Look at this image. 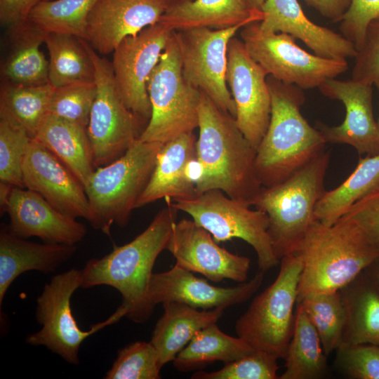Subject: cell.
I'll use <instances>...</instances> for the list:
<instances>
[{"instance_id":"obj_1","label":"cell","mask_w":379,"mask_h":379,"mask_svg":"<svg viewBox=\"0 0 379 379\" xmlns=\"http://www.w3.org/2000/svg\"><path fill=\"white\" fill-rule=\"evenodd\" d=\"M196 142V192L220 190L253 206L262 186L255 168L256 150L238 128L235 118L201 92Z\"/></svg>"},{"instance_id":"obj_2","label":"cell","mask_w":379,"mask_h":379,"mask_svg":"<svg viewBox=\"0 0 379 379\" xmlns=\"http://www.w3.org/2000/svg\"><path fill=\"white\" fill-rule=\"evenodd\" d=\"M166 204L134 239L91 258L81 270V288L105 285L117 289L122 298L118 309L135 323L147 321L154 312L147 299L149 281L157 257L166 248L177 211Z\"/></svg>"},{"instance_id":"obj_3","label":"cell","mask_w":379,"mask_h":379,"mask_svg":"<svg viewBox=\"0 0 379 379\" xmlns=\"http://www.w3.org/2000/svg\"><path fill=\"white\" fill-rule=\"evenodd\" d=\"M291 253L302 265L297 302L308 295L340 291L379 258V249L344 217L331 225L315 220Z\"/></svg>"},{"instance_id":"obj_4","label":"cell","mask_w":379,"mask_h":379,"mask_svg":"<svg viewBox=\"0 0 379 379\" xmlns=\"http://www.w3.org/2000/svg\"><path fill=\"white\" fill-rule=\"evenodd\" d=\"M272 108L267 130L256 149L255 168L262 187L277 185L325 150L320 131L300 112L303 89L267 76Z\"/></svg>"},{"instance_id":"obj_5","label":"cell","mask_w":379,"mask_h":379,"mask_svg":"<svg viewBox=\"0 0 379 379\" xmlns=\"http://www.w3.org/2000/svg\"><path fill=\"white\" fill-rule=\"evenodd\" d=\"M330 157V152L324 150L284 181L262 187L253 201L268 217L269 234L279 261L293 251L316 220Z\"/></svg>"},{"instance_id":"obj_6","label":"cell","mask_w":379,"mask_h":379,"mask_svg":"<svg viewBox=\"0 0 379 379\" xmlns=\"http://www.w3.org/2000/svg\"><path fill=\"white\" fill-rule=\"evenodd\" d=\"M163 144L136 140L113 162L95 168L84 185L91 225L110 234L113 225L124 227L154 170Z\"/></svg>"},{"instance_id":"obj_7","label":"cell","mask_w":379,"mask_h":379,"mask_svg":"<svg viewBox=\"0 0 379 379\" xmlns=\"http://www.w3.org/2000/svg\"><path fill=\"white\" fill-rule=\"evenodd\" d=\"M275 280L253 300L235 330L255 350L284 359L292 337L302 261L294 253L280 259Z\"/></svg>"},{"instance_id":"obj_8","label":"cell","mask_w":379,"mask_h":379,"mask_svg":"<svg viewBox=\"0 0 379 379\" xmlns=\"http://www.w3.org/2000/svg\"><path fill=\"white\" fill-rule=\"evenodd\" d=\"M151 117L140 140L164 144L199 126L201 91L184 78L175 32H172L147 83Z\"/></svg>"},{"instance_id":"obj_9","label":"cell","mask_w":379,"mask_h":379,"mask_svg":"<svg viewBox=\"0 0 379 379\" xmlns=\"http://www.w3.org/2000/svg\"><path fill=\"white\" fill-rule=\"evenodd\" d=\"M166 200L177 211L190 215L217 243L234 238L247 242L255 251L259 270L265 272L279 262L265 212L252 210L220 190H210L187 199Z\"/></svg>"},{"instance_id":"obj_10","label":"cell","mask_w":379,"mask_h":379,"mask_svg":"<svg viewBox=\"0 0 379 379\" xmlns=\"http://www.w3.org/2000/svg\"><path fill=\"white\" fill-rule=\"evenodd\" d=\"M92 60L97 93L87 133L95 168L106 166L121 157L141 134L142 120L124 103L114 77L111 62L83 40Z\"/></svg>"},{"instance_id":"obj_11","label":"cell","mask_w":379,"mask_h":379,"mask_svg":"<svg viewBox=\"0 0 379 379\" xmlns=\"http://www.w3.org/2000/svg\"><path fill=\"white\" fill-rule=\"evenodd\" d=\"M241 37L249 55L268 76L303 90L319 88L348 69L346 60L312 54L300 47L290 34L263 32L259 22L244 26Z\"/></svg>"},{"instance_id":"obj_12","label":"cell","mask_w":379,"mask_h":379,"mask_svg":"<svg viewBox=\"0 0 379 379\" xmlns=\"http://www.w3.org/2000/svg\"><path fill=\"white\" fill-rule=\"evenodd\" d=\"M81 270L73 268L53 276L44 285L36 299L35 311L36 321L42 327L25 338L26 343L44 346L73 365L79 364V350L86 338L123 317L117 310L107 319L93 325L90 330H81L71 308V298L81 287Z\"/></svg>"},{"instance_id":"obj_13","label":"cell","mask_w":379,"mask_h":379,"mask_svg":"<svg viewBox=\"0 0 379 379\" xmlns=\"http://www.w3.org/2000/svg\"><path fill=\"white\" fill-rule=\"evenodd\" d=\"M248 24L175 32L185 80L234 118L236 107L226 81L228 46L236 33Z\"/></svg>"},{"instance_id":"obj_14","label":"cell","mask_w":379,"mask_h":379,"mask_svg":"<svg viewBox=\"0 0 379 379\" xmlns=\"http://www.w3.org/2000/svg\"><path fill=\"white\" fill-rule=\"evenodd\" d=\"M267 76L249 55L243 41L233 37L228 46L226 81L236 107V124L255 150L271 117Z\"/></svg>"},{"instance_id":"obj_15","label":"cell","mask_w":379,"mask_h":379,"mask_svg":"<svg viewBox=\"0 0 379 379\" xmlns=\"http://www.w3.org/2000/svg\"><path fill=\"white\" fill-rule=\"evenodd\" d=\"M172 31L160 23L124 39L113 51L114 77L127 107L142 120H149L152 108L149 79Z\"/></svg>"},{"instance_id":"obj_16","label":"cell","mask_w":379,"mask_h":379,"mask_svg":"<svg viewBox=\"0 0 379 379\" xmlns=\"http://www.w3.org/2000/svg\"><path fill=\"white\" fill-rule=\"evenodd\" d=\"M181 267L210 281H247L251 260L219 246L211 233L192 219L174 222L166 248Z\"/></svg>"},{"instance_id":"obj_17","label":"cell","mask_w":379,"mask_h":379,"mask_svg":"<svg viewBox=\"0 0 379 379\" xmlns=\"http://www.w3.org/2000/svg\"><path fill=\"white\" fill-rule=\"evenodd\" d=\"M372 85L353 79H331L318 88L324 95L340 101L345 108V119L338 126L317 122L316 128L327 143L350 145L360 156L379 154V128L373 114Z\"/></svg>"},{"instance_id":"obj_18","label":"cell","mask_w":379,"mask_h":379,"mask_svg":"<svg viewBox=\"0 0 379 379\" xmlns=\"http://www.w3.org/2000/svg\"><path fill=\"white\" fill-rule=\"evenodd\" d=\"M264 273L258 270L248 281L234 287H220L175 264L168 271L152 274L147 299L153 308L166 302H178L199 310L227 308L249 299L261 286Z\"/></svg>"},{"instance_id":"obj_19","label":"cell","mask_w":379,"mask_h":379,"mask_svg":"<svg viewBox=\"0 0 379 379\" xmlns=\"http://www.w3.org/2000/svg\"><path fill=\"white\" fill-rule=\"evenodd\" d=\"M22 178L25 188L40 194L60 212L90 221L91 206L83 184L34 138L29 143L23 159Z\"/></svg>"},{"instance_id":"obj_20","label":"cell","mask_w":379,"mask_h":379,"mask_svg":"<svg viewBox=\"0 0 379 379\" xmlns=\"http://www.w3.org/2000/svg\"><path fill=\"white\" fill-rule=\"evenodd\" d=\"M170 0H97L87 20V41L100 55L113 53L126 37L159 23Z\"/></svg>"},{"instance_id":"obj_21","label":"cell","mask_w":379,"mask_h":379,"mask_svg":"<svg viewBox=\"0 0 379 379\" xmlns=\"http://www.w3.org/2000/svg\"><path fill=\"white\" fill-rule=\"evenodd\" d=\"M5 212L10 218L7 227L23 238L36 237L44 243L76 245L86 234V226L58 211L38 193L13 187Z\"/></svg>"},{"instance_id":"obj_22","label":"cell","mask_w":379,"mask_h":379,"mask_svg":"<svg viewBox=\"0 0 379 379\" xmlns=\"http://www.w3.org/2000/svg\"><path fill=\"white\" fill-rule=\"evenodd\" d=\"M197 138L185 133L162 145L150 178L135 208L160 199H187L195 196Z\"/></svg>"},{"instance_id":"obj_23","label":"cell","mask_w":379,"mask_h":379,"mask_svg":"<svg viewBox=\"0 0 379 379\" xmlns=\"http://www.w3.org/2000/svg\"><path fill=\"white\" fill-rule=\"evenodd\" d=\"M261 11L264 16L259 27L263 32L290 34L324 58L346 60L357 53L353 43L342 34L307 18L298 0H265Z\"/></svg>"},{"instance_id":"obj_24","label":"cell","mask_w":379,"mask_h":379,"mask_svg":"<svg viewBox=\"0 0 379 379\" xmlns=\"http://www.w3.org/2000/svg\"><path fill=\"white\" fill-rule=\"evenodd\" d=\"M75 251V245L31 242L3 227L0 231V306L11 284L20 274L32 270L52 273Z\"/></svg>"},{"instance_id":"obj_25","label":"cell","mask_w":379,"mask_h":379,"mask_svg":"<svg viewBox=\"0 0 379 379\" xmlns=\"http://www.w3.org/2000/svg\"><path fill=\"white\" fill-rule=\"evenodd\" d=\"M261 10L248 0H183L171 4L159 23L172 32L207 27L220 29L242 22H260Z\"/></svg>"},{"instance_id":"obj_26","label":"cell","mask_w":379,"mask_h":379,"mask_svg":"<svg viewBox=\"0 0 379 379\" xmlns=\"http://www.w3.org/2000/svg\"><path fill=\"white\" fill-rule=\"evenodd\" d=\"M162 305L164 314L149 341L157 350L162 366L173 361L199 330L217 323L226 309L199 310L178 302Z\"/></svg>"},{"instance_id":"obj_27","label":"cell","mask_w":379,"mask_h":379,"mask_svg":"<svg viewBox=\"0 0 379 379\" xmlns=\"http://www.w3.org/2000/svg\"><path fill=\"white\" fill-rule=\"evenodd\" d=\"M34 139L86 185L95 170L86 127L49 114Z\"/></svg>"},{"instance_id":"obj_28","label":"cell","mask_w":379,"mask_h":379,"mask_svg":"<svg viewBox=\"0 0 379 379\" xmlns=\"http://www.w3.org/2000/svg\"><path fill=\"white\" fill-rule=\"evenodd\" d=\"M340 293L346 314L341 343L379 346L378 292L361 272Z\"/></svg>"},{"instance_id":"obj_29","label":"cell","mask_w":379,"mask_h":379,"mask_svg":"<svg viewBox=\"0 0 379 379\" xmlns=\"http://www.w3.org/2000/svg\"><path fill=\"white\" fill-rule=\"evenodd\" d=\"M9 31L13 45L2 69L7 82L20 85L48 83V61L40 50L46 33L29 21Z\"/></svg>"},{"instance_id":"obj_30","label":"cell","mask_w":379,"mask_h":379,"mask_svg":"<svg viewBox=\"0 0 379 379\" xmlns=\"http://www.w3.org/2000/svg\"><path fill=\"white\" fill-rule=\"evenodd\" d=\"M254 350L243 338L227 335L214 323L199 330L173 363L178 371L187 372L202 369L215 361L227 364Z\"/></svg>"},{"instance_id":"obj_31","label":"cell","mask_w":379,"mask_h":379,"mask_svg":"<svg viewBox=\"0 0 379 379\" xmlns=\"http://www.w3.org/2000/svg\"><path fill=\"white\" fill-rule=\"evenodd\" d=\"M379 190V154L361 157L353 172L336 188L324 192L314 216L331 225L343 217L357 201Z\"/></svg>"},{"instance_id":"obj_32","label":"cell","mask_w":379,"mask_h":379,"mask_svg":"<svg viewBox=\"0 0 379 379\" xmlns=\"http://www.w3.org/2000/svg\"><path fill=\"white\" fill-rule=\"evenodd\" d=\"M54 88L49 83L4 84L0 91V119L20 127L34 138L50 114Z\"/></svg>"},{"instance_id":"obj_33","label":"cell","mask_w":379,"mask_h":379,"mask_svg":"<svg viewBox=\"0 0 379 379\" xmlns=\"http://www.w3.org/2000/svg\"><path fill=\"white\" fill-rule=\"evenodd\" d=\"M327 355L319 336L303 309L297 305L291 339L280 379H318L327 372Z\"/></svg>"},{"instance_id":"obj_34","label":"cell","mask_w":379,"mask_h":379,"mask_svg":"<svg viewBox=\"0 0 379 379\" xmlns=\"http://www.w3.org/2000/svg\"><path fill=\"white\" fill-rule=\"evenodd\" d=\"M44 44L49 54L48 83L54 88L95 79L94 66L83 39L47 33Z\"/></svg>"},{"instance_id":"obj_35","label":"cell","mask_w":379,"mask_h":379,"mask_svg":"<svg viewBox=\"0 0 379 379\" xmlns=\"http://www.w3.org/2000/svg\"><path fill=\"white\" fill-rule=\"evenodd\" d=\"M97 0H41L28 21L45 33L74 36L87 41V20Z\"/></svg>"},{"instance_id":"obj_36","label":"cell","mask_w":379,"mask_h":379,"mask_svg":"<svg viewBox=\"0 0 379 379\" xmlns=\"http://www.w3.org/2000/svg\"><path fill=\"white\" fill-rule=\"evenodd\" d=\"M314 326L325 354L328 356L341 343L345 308L340 291L311 294L297 302Z\"/></svg>"},{"instance_id":"obj_37","label":"cell","mask_w":379,"mask_h":379,"mask_svg":"<svg viewBox=\"0 0 379 379\" xmlns=\"http://www.w3.org/2000/svg\"><path fill=\"white\" fill-rule=\"evenodd\" d=\"M162 366L150 342L135 341L119 350L105 379H159Z\"/></svg>"},{"instance_id":"obj_38","label":"cell","mask_w":379,"mask_h":379,"mask_svg":"<svg viewBox=\"0 0 379 379\" xmlns=\"http://www.w3.org/2000/svg\"><path fill=\"white\" fill-rule=\"evenodd\" d=\"M96 93L95 81L55 88L50 114L87 128Z\"/></svg>"},{"instance_id":"obj_39","label":"cell","mask_w":379,"mask_h":379,"mask_svg":"<svg viewBox=\"0 0 379 379\" xmlns=\"http://www.w3.org/2000/svg\"><path fill=\"white\" fill-rule=\"evenodd\" d=\"M32 138L20 127L0 119V180L25 188L22 162Z\"/></svg>"},{"instance_id":"obj_40","label":"cell","mask_w":379,"mask_h":379,"mask_svg":"<svg viewBox=\"0 0 379 379\" xmlns=\"http://www.w3.org/2000/svg\"><path fill=\"white\" fill-rule=\"evenodd\" d=\"M277 358L261 350L250 354L231 362L218 371L206 372L198 371L191 377L193 379H277L279 366Z\"/></svg>"},{"instance_id":"obj_41","label":"cell","mask_w":379,"mask_h":379,"mask_svg":"<svg viewBox=\"0 0 379 379\" xmlns=\"http://www.w3.org/2000/svg\"><path fill=\"white\" fill-rule=\"evenodd\" d=\"M335 351V365L348 378L379 379V346L341 343Z\"/></svg>"},{"instance_id":"obj_42","label":"cell","mask_w":379,"mask_h":379,"mask_svg":"<svg viewBox=\"0 0 379 379\" xmlns=\"http://www.w3.org/2000/svg\"><path fill=\"white\" fill-rule=\"evenodd\" d=\"M379 22V0H351L340 26L341 34L354 45L363 46L370 23Z\"/></svg>"},{"instance_id":"obj_43","label":"cell","mask_w":379,"mask_h":379,"mask_svg":"<svg viewBox=\"0 0 379 379\" xmlns=\"http://www.w3.org/2000/svg\"><path fill=\"white\" fill-rule=\"evenodd\" d=\"M354 58L352 79L373 84L379 78V22L369 24L363 46Z\"/></svg>"},{"instance_id":"obj_44","label":"cell","mask_w":379,"mask_h":379,"mask_svg":"<svg viewBox=\"0 0 379 379\" xmlns=\"http://www.w3.org/2000/svg\"><path fill=\"white\" fill-rule=\"evenodd\" d=\"M343 217L356 223L379 249V190L357 201Z\"/></svg>"},{"instance_id":"obj_45","label":"cell","mask_w":379,"mask_h":379,"mask_svg":"<svg viewBox=\"0 0 379 379\" xmlns=\"http://www.w3.org/2000/svg\"><path fill=\"white\" fill-rule=\"evenodd\" d=\"M41 0H0V21L8 30L28 21L32 10Z\"/></svg>"},{"instance_id":"obj_46","label":"cell","mask_w":379,"mask_h":379,"mask_svg":"<svg viewBox=\"0 0 379 379\" xmlns=\"http://www.w3.org/2000/svg\"><path fill=\"white\" fill-rule=\"evenodd\" d=\"M310 6L333 22L341 21L351 0H305Z\"/></svg>"},{"instance_id":"obj_47","label":"cell","mask_w":379,"mask_h":379,"mask_svg":"<svg viewBox=\"0 0 379 379\" xmlns=\"http://www.w3.org/2000/svg\"><path fill=\"white\" fill-rule=\"evenodd\" d=\"M362 272L379 293V258Z\"/></svg>"},{"instance_id":"obj_48","label":"cell","mask_w":379,"mask_h":379,"mask_svg":"<svg viewBox=\"0 0 379 379\" xmlns=\"http://www.w3.org/2000/svg\"><path fill=\"white\" fill-rule=\"evenodd\" d=\"M13 187L15 186L4 182H0V208L1 213H5L7 201Z\"/></svg>"},{"instance_id":"obj_49","label":"cell","mask_w":379,"mask_h":379,"mask_svg":"<svg viewBox=\"0 0 379 379\" xmlns=\"http://www.w3.org/2000/svg\"><path fill=\"white\" fill-rule=\"evenodd\" d=\"M248 1L252 8L261 10L265 0H248Z\"/></svg>"},{"instance_id":"obj_50","label":"cell","mask_w":379,"mask_h":379,"mask_svg":"<svg viewBox=\"0 0 379 379\" xmlns=\"http://www.w3.org/2000/svg\"><path fill=\"white\" fill-rule=\"evenodd\" d=\"M373 84L375 85V86L377 87V88L379 91V78L374 81ZM377 123H378V128H379V118H378V121Z\"/></svg>"}]
</instances>
